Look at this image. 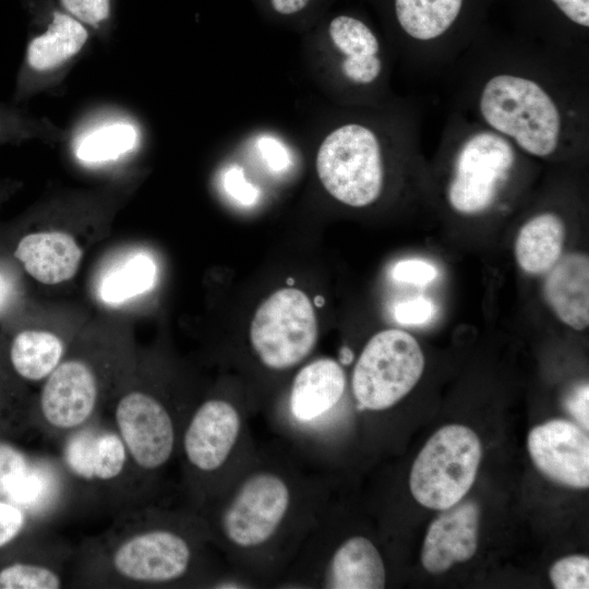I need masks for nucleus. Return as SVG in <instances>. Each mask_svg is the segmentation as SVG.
<instances>
[{
    "label": "nucleus",
    "mask_w": 589,
    "mask_h": 589,
    "mask_svg": "<svg viewBox=\"0 0 589 589\" xmlns=\"http://www.w3.org/2000/svg\"><path fill=\"white\" fill-rule=\"evenodd\" d=\"M452 108L537 161L579 165L589 147V63L489 23L442 79Z\"/></svg>",
    "instance_id": "1"
},
{
    "label": "nucleus",
    "mask_w": 589,
    "mask_h": 589,
    "mask_svg": "<svg viewBox=\"0 0 589 589\" xmlns=\"http://www.w3.org/2000/svg\"><path fill=\"white\" fill-rule=\"evenodd\" d=\"M420 108L409 101L347 117L317 148V177L337 202L371 206L385 191L389 160L420 154Z\"/></svg>",
    "instance_id": "2"
},
{
    "label": "nucleus",
    "mask_w": 589,
    "mask_h": 589,
    "mask_svg": "<svg viewBox=\"0 0 589 589\" xmlns=\"http://www.w3.org/2000/svg\"><path fill=\"white\" fill-rule=\"evenodd\" d=\"M436 161L444 204L455 215L470 218L503 206L537 160L504 136L450 108Z\"/></svg>",
    "instance_id": "3"
},
{
    "label": "nucleus",
    "mask_w": 589,
    "mask_h": 589,
    "mask_svg": "<svg viewBox=\"0 0 589 589\" xmlns=\"http://www.w3.org/2000/svg\"><path fill=\"white\" fill-rule=\"evenodd\" d=\"M388 27L406 65L423 79H443L490 23L496 0H384Z\"/></svg>",
    "instance_id": "4"
},
{
    "label": "nucleus",
    "mask_w": 589,
    "mask_h": 589,
    "mask_svg": "<svg viewBox=\"0 0 589 589\" xmlns=\"http://www.w3.org/2000/svg\"><path fill=\"white\" fill-rule=\"evenodd\" d=\"M25 4L35 28L15 79L12 104L17 106L60 86L94 36L55 0H26Z\"/></svg>",
    "instance_id": "5"
},
{
    "label": "nucleus",
    "mask_w": 589,
    "mask_h": 589,
    "mask_svg": "<svg viewBox=\"0 0 589 589\" xmlns=\"http://www.w3.org/2000/svg\"><path fill=\"white\" fill-rule=\"evenodd\" d=\"M482 455L470 428L448 424L425 443L410 470L409 488L422 506L436 510L459 503L472 486Z\"/></svg>",
    "instance_id": "6"
},
{
    "label": "nucleus",
    "mask_w": 589,
    "mask_h": 589,
    "mask_svg": "<svg viewBox=\"0 0 589 589\" xmlns=\"http://www.w3.org/2000/svg\"><path fill=\"white\" fill-rule=\"evenodd\" d=\"M425 365L417 339L389 328L376 333L354 365L351 387L360 408L384 410L402 399L419 382Z\"/></svg>",
    "instance_id": "7"
},
{
    "label": "nucleus",
    "mask_w": 589,
    "mask_h": 589,
    "mask_svg": "<svg viewBox=\"0 0 589 589\" xmlns=\"http://www.w3.org/2000/svg\"><path fill=\"white\" fill-rule=\"evenodd\" d=\"M317 333L308 296L296 288H283L257 308L250 325V342L265 366L285 370L309 356Z\"/></svg>",
    "instance_id": "8"
},
{
    "label": "nucleus",
    "mask_w": 589,
    "mask_h": 589,
    "mask_svg": "<svg viewBox=\"0 0 589 589\" xmlns=\"http://www.w3.org/2000/svg\"><path fill=\"white\" fill-rule=\"evenodd\" d=\"M508 29L568 58L589 63V0H496Z\"/></svg>",
    "instance_id": "9"
},
{
    "label": "nucleus",
    "mask_w": 589,
    "mask_h": 589,
    "mask_svg": "<svg viewBox=\"0 0 589 589\" xmlns=\"http://www.w3.org/2000/svg\"><path fill=\"white\" fill-rule=\"evenodd\" d=\"M328 39L338 76L359 104L384 106L387 81L385 46L362 19L339 14L329 21Z\"/></svg>",
    "instance_id": "10"
},
{
    "label": "nucleus",
    "mask_w": 589,
    "mask_h": 589,
    "mask_svg": "<svg viewBox=\"0 0 589 589\" xmlns=\"http://www.w3.org/2000/svg\"><path fill=\"white\" fill-rule=\"evenodd\" d=\"M290 498L289 486L279 476L252 474L223 512L221 529L226 539L242 549L266 543L286 518Z\"/></svg>",
    "instance_id": "11"
},
{
    "label": "nucleus",
    "mask_w": 589,
    "mask_h": 589,
    "mask_svg": "<svg viewBox=\"0 0 589 589\" xmlns=\"http://www.w3.org/2000/svg\"><path fill=\"white\" fill-rule=\"evenodd\" d=\"M117 432L132 461L144 471L161 468L175 447V425L166 407L154 396L131 390L115 409Z\"/></svg>",
    "instance_id": "12"
},
{
    "label": "nucleus",
    "mask_w": 589,
    "mask_h": 589,
    "mask_svg": "<svg viewBox=\"0 0 589 589\" xmlns=\"http://www.w3.org/2000/svg\"><path fill=\"white\" fill-rule=\"evenodd\" d=\"M192 560L189 542L168 529L133 533L113 549L111 567L121 578L136 584H165L184 576Z\"/></svg>",
    "instance_id": "13"
},
{
    "label": "nucleus",
    "mask_w": 589,
    "mask_h": 589,
    "mask_svg": "<svg viewBox=\"0 0 589 589\" xmlns=\"http://www.w3.org/2000/svg\"><path fill=\"white\" fill-rule=\"evenodd\" d=\"M99 400V383L95 370L82 359H68L45 380L39 408L45 422L61 431L84 426Z\"/></svg>",
    "instance_id": "14"
},
{
    "label": "nucleus",
    "mask_w": 589,
    "mask_h": 589,
    "mask_svg": "<svg viewBox=\"0 0 589 589\" xmlns=\"http://www.w3.org/2000/svg\"><path fill=\"white\" fill-rule=\"evenodd\" d=\"M534 466L549 479L575 489L589 486V437L579 425L554 419L528 434Z\"/></svg>",
    "instance_id": "15"
},
{
    "label": "nucleus",
    "mask_w": 589,
    "mask_h": 589,
    "mask_svg": "<svg viewBox=\"0 0 589 589\" xmlns=\"http://www.w3.org/2000/svg\"><path fill=\"white\" fill-rule=\"evenodd\" d=\"M142 137L137 120L129 112L111 107L82 117L67 135L75 159L88 166L116 163L133 154Z\"/></svg>",
    "instance_id": "16"
},
{
    "label": "nucleus",
    "mask_w": 589,
    "mask_h": 589,
    "mask_svg": "<svg viewBox=\"0 0 589 589\" xmlns=\"http://www.w3.org/2000/svg\"><path fill=\"white\" fill-rule=\"evenodd\" d=\"M240 430L241 417L233 405L223 399L203 402L183 435L189 464L203 472L219 469L233 449Z\"/></svg>",
    "instance_id": "17"
},
{
    "label": "nucleus",
    "mask_w": 589,
    "mask_h": 589,
    "mask_svg": "<svg viewBox=\"0 0 589 589\" xmlns=\"http://www.w3.org/2000/svg\"><path fill=\"white\" fill-rule=\"evenodd\" d=\"M479 525L480 508L473 501H460L442 510L425 533L421 551L424 569L442 574L472 558L478 549Z\"/></svg>",
    "instance_id": "18"
},
{
    "label": "nucleus",
    "mask_w": 589,
    "mask_h": 589,
    "mask_svg": "<svg viewBox=\"0 0 589 589\" xmlns=\"http://www.w3.org/2000/svg\"><path fill=\"white\" fill-rule=\"evenodd\" d=\"M82 255L81 247L70 233L41 230L23 235L11 252V260L36 281L57 285L76 274Z\"/></svg>",
    "instance_id": "19"
},
{
    "label": "nucleus",
    "mask_w": 589,
    "mask_h": 589,
    "mask_svg": "<svg viewBox=\"0 0 589 589\" xmlns=\"http://www.w3.org/2000/svg\"><path fill=\"white\" fill-rule=\"evenodd\" d=\"M543 296L565 325L584 330L589 325V257L582 252L564 255L548 272Z\"/></svg>",
    "instance_id": "20"
},
{
    "label": "nucleus",
    "mask_w": 589,
    "mask_h": 589,
    "mask_svg": "<svg viewBox=\"0 0 589 589\" xmlns=\"http://www.w3.org/2000/svg\"><path fill=\"white\" fill-rule=\"evenodd\" d=\"M565 238L566 224L558 212L543 208L534 213L520 226L515 239L518 266L529 275L548 273L562 257Z\"/></svg>",
    "instance_id": "21"
},
{
    "label": "nucleus",
    "mask_w": 589,
    "mask_h": 589,
    "mask_svg": "<svg viewBox=\"0 0 589 589\" xmlns=\"http://www.w3.org/2000/svg\"><path fill=\"white\" fill-rule=\"evenodd\" d=\"M346 376L340 364L317 359L296 375L290 393V410L299 421H311L329 411L342 397Z\"/></svg>",
    "instance_id": "22"
},
{
    "label": "nucleus",
    "mask_w": 589,
    "mask_h": 589,
    "mask_svg": "<svg viewBox=\"0 0 589 589\" xmlns=\"http://www.w3.org/2000/svg\"><path fill=\"white\" fill-rule=\"evenodd\" d=\"M386 572L375 545L361 536L347 539L334 552L324 578L332 589H381Z\"/></svg>",
    "instance_id": "23"
},
{
    "label": "nucleus",
    "mask_w": 589,
    "mask_h": 589,
    "mask_svg": "<svg viewBox=\"0 0 589 589\" xmlns=\"http://www.w3.org/2000/svg\"><path fill=\"white\" fill-rule=\"evenodd\" d=\"M64 345L56 334L21 329L11 338L8 359L14 373L29 382L46 380L62 361Z\"/></svg>",
    "instance_id": "24"
},
{
    "label": "nucleus",
    "mask_w": 589,
    "mask_h": 589,
    "mask_svg": "<svg viewBox=\"0 0 589 589\" xmlns=\"http://www.w3.org/2000/svg\"><path fill=\"white\" fill-rule=\"evenodd\" d=\"M157 266L145 252H133L108 268L98 284V296L107 304L118 305L151 290Z\"/></svg>",
    "instance_id": "25"
},
{
    "label": "nucleus",
    "mask_w": 589,
    "mask_h": 589,
    "mask_svg": "<svg viewBox=\"0 0 589 589\" xmlns=\"http://www.w3.org/2000/svg\"><path fill=\"white\" fill-rule=\"evenodd\" d=\"M68 131L48 118L34 116L20 106L0 103V144H19L29 140L65 142Z\"/></svg>",
    "instance_id": "26"
},
{
    "label": "nucleus",
    "mask_w": 589,
    "mask_h": 589,
    "mask_svg": "<svg viewBox=\"0 0 589 589\" xmlns=\"http://www.w3.org/2000/svg\"><path fill=\"white\" fill-rule=\"evenodd\" d=\"M128 456L118 432H96L92 454V480H115L124 470Z\"/></svg>",
    "instance_id": "27"
},
{
    "label": "nucleus",
    "mask_w": 589,
    "mask_h": 589,
    "mask_svg": "<svg viewBox=\"0 0 589 589\" xmlns=\"http://www.w3.org/2000/svg\"><path fill=\"white\" fill-rule=\"evenodd\" d=\"M67 13L86 25L94 36L108 39L115 28L116 0H55Z\"/></svg>",
    "instance_id": "28"
},
{
    "label": "nucleus",
    "mask_w": 589,
    "mask_h": 589,
    "mask_svg": "<svg viewBox=\"0 0 589 589\" xmlns=\"http://www.w3.org/2000/svg\"><path fill=\"white\" fill-rule=\"evenodd\" d=\"M60 576L48 566L13 563L0 569V589H57Z\"/></svg>",
    "instance_id": "29"
},
{
    "label": "nucleus",
    "mask_w": 589,
    "mask_h": 589,
    "mask_svg": "<svg viewBox=\"0 0 589 589\" xmlns=\"http://www.w3.org/2000/svg\"><path fill=\"white\" fill-rule=\"evenodd\" d=\"M96 431L77 429L64 446L67 467L77 477L92 481V454Z\"/></svg>",
    "instance_id": "30"
},
{
    "label": "nucleus",
    "mask_w": 589,
    "mask_h": 589,
    "mask_svg": "<svg viewBox=\"0 0 589 589\" xmlns=\"http://www.w3.org/2000/svg\"><path fill=\"white\" fill-rule=\"evenodd\" d=\"M549 575L556 589H588L589 558L586 555L562 557L551 566Z\"/></svg>",
    "instance_id": "31"
},
{
    "label": "nucleus",
    "mask_w": 589,
    "mask_h": 589,
    "mask_svg": "<svg viewBox=\"0 0 589 589\" xmlns=\"http://www.w3.org/2000/svg\"><path fill=\"white\" fill-rule=\"evenodd\" d=\"M47 480L39 470L32 466L13 481L9 488L5 500L22 507H29L36 504L46 492Z\"/></svg>",
    "instance_id": "32"
},
{
    "label": "nucleus",
    "mask_w": 589,
    "mask_h": 589,
    "mask_svg": "<svg viewBox=\"0 0 589 589\" xmlns=\"http://www.w3.org/2000/svg\"><path fill=\"white\" fill-rule=\"evenodd\" d=\"M22 298L23 287L13 262L0 255V322L16 313Z\"/></svg>",
    "instance_id": "33"
},
{
    "label": "nucleus",
    "mask_w": 589,
    "mask_h": 589,
    "mask_svg": "<svg viewBox=\"0 0 589 589\" xmlns=\"http://www.w3.org/2000/svg\"><path fill=\"white\" fill-rule=\"evenodd\" d=\"M221 181L226 193L241 205L251 206L259 200L260 191L247 180L242 167L232 165L226 168Z\"/></svg>",
    "instance_id": "34"
},
{
    "label": "nucleus",
    "mask_w": 589,
    "mask_h": 589,
    "mask_svg": "<svg viewBox=\"0 0 589 589\" xmlns=\"http://www.w3.org/2000/svg\"><path fill=\"white\" fill-rule=\"evenodd\" d=\"M29 466L26 456L21 450L12 445L0 443V496H5L13 481Z\"/></svg>",
    "instance_id": "35"
},
{
    "label": "nucleus",
    "mask_w": 589,
    "mask_h": 589,
    "mask_svg": "<svg viewBox=\"0 0 589 589\" xmlns=\"http://www.w3.org/2000/svg\"><path fill=\"white\" fill-rule=\"evenodd\" d=\"M392 275L394 279L401 283L425 285L436 277L437 271L426 261L408 259L396 263Z\"/></svg>",
    "instance_id": "36"
},
{
    "label": "nucleus",
    "mask_w": 589,
    "mask_h": 589,
    "mask_svg": "<svg viewBox=\"0 0 589 589\" xmlns=\"http://www.w3.org/2000/svg\"><path fill=\"white\" fill-rule=\"evenodd\" d=\"M435 313L434 304L424 297H417L399 302L394 308L395 320L405 325L426 323Z\"/></svg>",
    "instance_id": "37"
},
{
    "label": "nucleus",
    "mask_w": 589,
    "mask_h": 589,
    "mask_svg": "<svg viewBox=\"0 0 589 589\" xmlns=\"http://www.w3.org/2000/svg\"><path fill=\"white\" fill-rule=\"evenodd\" d=\"M24 525V509L8 500L0 498V549L14 540Z\"/></svg>",
    "instance_id": "38"
},
{
    "label": "nucleus",
    "mask_w": 589,
    "mask_h": 589,
    "mask_svg": "<svg viewBox=\"0 0 589 589\" xmlns=\"http://www.w3.org/2000/svg\"><path fill=\"white\" fill-rule=\"evenodd\" d=\"M257 147L267 167L274 172H280L290 165V156L286 146L273 136H262Z\"/></svg>",
    "instance_id": "39"
},
{
    "label": "nucleus",
    "mask_w": 589,
    "mask_h": 589,
    "mask_svg": "<svg viewBox=\"0 0 589 589\" xmlns=\"http://www.w3.org/2000/svg\"><path fill=\"white\" fill-rule=\"evenodd\" d=\"M589 387L588 383L576 386L566 397L567 412L578 422L581 429H589Z\"/></svg>",
    "instance_id": "40"
},
{
    "label": "nucleus",
    "mask_w": 589,
    "mask_h": 589,
    "mask_svg": "<svg viewBox=\"0 0 589 589\" xmlns=\"http://www.w3.org/2000/svg\"><path fill=\"white\" fill-rule=\"evenodd\" d=\"M310 0H269L272 8L279 14L290 15L303 10Z\"/></svg>",
    "instance_id": "41"
},
{
    "label": "nucleus",
    "mask_w": 589,
    "mask_h": 589,
    "mask_svg": "<svg viewBox=\"0 0 589 589\" xmlns=\"http://www.w3.org/2000/svg\"><path fill=\"white\" fill-rule=\"evenodd\" d=\"M12 184H0V202L8 195V193L13 190Z\"/></svg>",
    "instance_id": "42"
},
{
    "label": "nucleus",
    "mask_w": 589,
    "mask_h": 589,
    "mask_svg": "<svg viewBox=\"0 0 589 589\" xmlns=\"http://www.w3.org/2000/svg\"><path fill=\"white\" fill-rule=\"evenodd\" d=\"M352 358V352L348 348H344L341 351V361L344 363H349L351 362Z\"/></svg>",
    "instance_id": "43"
}]
</instances>
